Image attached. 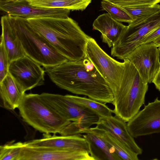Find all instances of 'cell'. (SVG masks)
<instances>
[{"instance_id":"1","label":"cell","mask_w":160,"mask_h":160,"mask_svg":"<svg viewBox=\"0 0 160 160\" xmlns=\"http://www.w3.org/2000/svg\"><path fill=\"white\" fill-rule=\"evenodd\" d=\"M51 80L59 88L105 104L114 102L108 84L86 57L44 68Z\"/></svg>"},{"instance_id":"2","label":"cell","mask_w":160,"mask_h":160,"mask_svg":"<svg viewBox=\"0 0 160 160\" xmlns=\"http://www.w3.org/2000/svg\"><path fill=\"white\" fill-rule=\"evenodd\" d=\"M27 19L33 28L69 61H78L86 57L87 44L90 37L72 18L68 17Z\"/></svg>"},{"instance_id":"3","label":"cell","mask_w":160,"mask_h":160,"mask_svg":"<svg viewBox=\"0 0 160 160\" xmlns=\"http://www.w3.org/2000/svg\"><path fill=\"white\" fill-rule=\"evenodd\" d=\"M124 60V67L119 86L113 93V113L126 122L132 119L144 104L148 89L138 70L128 59Z\"/></svg>"},{"instance_id":"4","label":"cell","mask_w":160,"mask_h":160,"mask_svg":"<svg viewBox=\"0 0 160 160\" xmlns=\"http://www.w3.org/2000/svg\"><path fill=\"white\" fill-rule=\"evenodd\" d=\"M9 16L25 55L44 68L69 61L33 28L27 18Z\"/></svg>"},{"instance_id":"5","label":"cell","mask_w":160,"mask_h":160,"mask_svg":"<svg viewBox=\"0 0 160 160\" xmlns=\"http://www.w3.org/2000/svg\"><path fill=\"white\" fill-rule=\"evenodd\" d=\"M18 108L23 121L43 133L59 134L71 122L64 118L38 94L25 93Z\"/></svg>"},{"instance_id":"6","label":"cell","mask_w":160,"mask_h":160,"mask_svg":"<svg viewBox=\"0 0 160 160\" xmlns=\"http://www.w3.org/2000/svg\"><path fill=\"white\" fill-rule=\"evenodd\" d=\"M159 27L160 10L140 22L129 24L112 47L111 55L124 60L147 35Z\"/></svg>"},{"instance_id":"7","label":"cell","mask_w":160,"mask_h":160,"mask_svg":"<svg viewBox=\"0 0 160 160\" xmlns=\"http://www.w3.org/2000/svg\"><path fill=\"white\" fill-rule=\"evenodd\" d=\"M40 95L46 102L64 118L77 123L82 130L96 124L99 121L100 117L97 114L75 103L68 94L43 92Z\"/></svg>"},{"instance_id":"8","label":"cell","mask_w":160,"mask_h":160,"mask_svg":"<svg viewBox=\"0 0 160 160\" xmlns=\"http://www.w3.org/2000/svg\"><path fill=\"white\" fill-rule=\"evenodd\" d=\"M86 56L108 84L113 93L120 84L124 62L118 61L110 56L91 37L87 42Z\"/></svg>"},{"instance_id":"9","label":"cell","mask_w":160,"mask_h":160,"mask_svg":"<svg viewBox=\"0 0 160 160\" xmlns=\"http://www.w3.org/2000/svg\"><path fill=\"white\" fill-rule=\"evenodd\" d=\"M160 48L152 42L141 44L126 59L133 64L143 82L148 84L152 82L160 70Z\"/></svg>"},{"instance_id":"10","label":"cell","mask_w":160,"mask_h":160,"mask_svg":"<svg viewBox=\"0 0 160 160\" xmlns=\"http://www.w3.org/2000/svg\"><path fill=\"white\" fill-rule=\"evenodd\" d=\"M41 66L25 55L10 62L8 73L25 92L44 84L45 72Z\"/></svg>"},{"instance_id":"11","label":"cell","mask_w":160,"mask_h":160,"mask_svg":"<svg viewBox=\"0 0 160 160\" xmlns=\"http://www.w3.org/2000/svg\"><path fill=\"white\" fill-rule=\"evenodd\" d=\"M127 125L134 138L160 132V100L157 97L145 105Z\"/></svg>"},{"instance_id":"12","label":"cell","mask_w":160,"mask_h":160,"mask_svg":"<svg viewBox=\"0 0 160 160\" xmlns=\"http://www.w3.org/2000/svg\"><path fill=\"white\" fill-rule=\"evenodd\" d=\"M0 8L9 16L27 19L44 18H65L69 17L71 10L64 8L36 7L30 5L27 0H0Z\"/></svg>"},{"instance_id":"13","label":"cell","mask_w":160,"mask_h":160,"mask_svg":"<svg viewBox=\"0 0 160 160\" xmlns=\"http://www.w3.org/2000/svg\"><path fill=\"white\" fill-rule=\"evenodd\" d=\"M17 160H94L87 152L34 147L24 144Z\"/></svg>"},{"instance_id":"14","label":"cell","mask_w":160,"mask_h":160,"mask_svg":"<svg viewBox=\"0 0 160 160\" xmlns=\"http://www.w3.org/2000/svg\"><path fill=\"white\" fill-rule=\"evenodd\" d=\"M56 134L43 133L42 138L24 142L31 146L47 147L75 151H82L89 153L88 143L81 133L58 136Z\"/></svg>"},{"instance_id":"15","label":"cell","mask_w":160,"mask_h":160,"mask_svg":"<svg viewBox=\"0 0 160 160\" xmlns=\"http://www.w3.org/2000/svg\"><path fill=\"white\" fill-rule=\"evenodd\" d=\"M96 127L104 130L120 141L138 155L142 150L136 142L129 133L127 123L115 115L100 117Z\"/></svg>"},{"instance_id":"16","label":"cell","mask_w":160,"mask_h":160,"mask_svg":"<svg viewBox=\"0 0 160 160\" xmlns=\"http://www.w3.org/2000/svg\"><path fill=\"white\" fill-rule=\"evenodd\" d=\"M126 26L108 13L98 16L92 24L93 29L101 32L102 42L109 48L118 40Z\"/></svg>"},{"instance_id":"17","label":"cell","mask_w":160,"mask_h":160,"mask_svg":"<svg viewBox=\"0 0 160 160\" xmlns=\"http://www.w3.org/2000/svg\"><path fill=\"white\" fill-rule=\"evenodd\" d=\"M1 22L2 27L1 38L3 40L10 64L12 61L23 56L25 54L9 15H7L2 17Z\"/></svg>"},{"instance_id":"18","label":"cell","mask_w":160,"mask_h":160,"mask_svg":"<svg viewBox=\"0 0 160 160\" xmlns=\"http://www.w3.org/2000/svg\"><path fill=\"white\" fill-rule=\"evenodd\" d=\"M81 134L88 143L89 153L94 160H121L115 152L99 136L87 128L82 129Z\"/></svg>"},{"instance_id":"19","label":"cell","mask_w":160,"mask_h":160,"mask_svg":"<svg viewBox=\"0 0 160 160\" xmlns=\"http://www.w3.org/2000/svg\"><path fill=\"white\" fill-rule=\"evenodd\" d=\"M24 92L9 74L0 82V94L4 107L10 110L18 108Z\"/></svg>"},{"instance_id":"20","label":"cell","mask_w":160,"mask_h":160,"mask_svg":"<svg viewBox=\"0 0 160 160\" xmlns=\"http://www.w3.org/2000/svg\"><path fill=\"white\" fill-rule=\"evenodd\" d=\"M100 137L115 152L121 160H138V155L108 132L96 127L87 128Z\"/></svg>"},{"instance_id":"21","label":"cell","mask_w":160,"mask_h":160,"mask_svg":"<svg viewBox=\"0 0 160 160\" xmlns=\"http://www.w3.org/2000/svg\"><path fill=\"white\" fill-rule=\"evenodd\" d=\"M33 6L48 8H64L72 10L83 11L92 0H27Z\"/></svg>"},{"instance_id":"22","label":"cell","mask_w":160,"mask_h":160,"mask_svg":"<svg viewBox=\"0 0 160 160\" xmlns=\"http://www.w3.org/2000/svg\"><path fill=\"white\" fill-rule=\"evenodd\" d=\"M68 95L69 98L75 103L92 110L100 117L112 115V110L109 108L105 103L89 98L69 94Z\"/></svg>"},{"instance_id":"23","label":"cell","mask_w":160,"mask_h":160,"mask_svg":"<svg viewBox=\"0 0 160 160\" xmlns=\"http://www.w3.org/2000/svg\"><path fill=\"white\" fill-rule=\"evenodd\" d=\"M121 8L128 13L133 19V22H140L160 10V5L158 4Z\"/></svg>"},{"instance_id":"24","label":"cell","mask_w":160,"mask_h":160,"mask_svg":"<svg viewBox=\"0 0 160 160\" xmlns=\"http://www.w3.org/2000/svg\"><path fill=\"white\" fill-rule=\"evenodd\" d=\"M101 5L103 10L107 11L114 18L118 21L130 24L134 21L128 13L120 7L103 0L101 1Z\"/></svg>"},{"instance_id":"25","label":"cell","mask_w":160,"mask_h":160,"mask_svg":"<svg viewBox=\"0 0 160 160\" xmlns=\"http://www.w3.org/2000/svg\"><path fill=\"white\" fill-rule=\"evenodd\" d=\"M12 141L0 146V160H17L24 142Z\"/></svg>"},{"instance_id":"26","label":"cell","mask_w":160,"mask_h":160,"mask_svg":"<svg viewBox=\"0 0 160 160\" xmlns=\"http://www.w3.org/2000/svg\"><path fill=\"white\" fill-rule=\"evenodd\" d=\"M105 1L120 7L152 5L158 4L160 0H102Z\"/></svg>"},{"instance_id":"27","label":"cell","mask_w":160,"mask_h":160,"mask_svg":"<svg viewBox=\"0 0 160 160\" xmlns=\"http://www.w3.org/2000/svg\"><path fill=\"white\" fill-rule=\"evenodd\" d=\"M9 62L3 40L1 38L0 45V82L8 73Z\"/></svg>"},{"instance_id":"28","label":"cell","mask_w":160,"mask_h":160,"mask_svg":"<svg viewBox=\"0 0 160 160\" xmlns=\"http://www.w3.org/2000/svg\"><path fill=\"white\" fill-rule=\"evenodd\" d=\"M160 36V27L147 35L142 41L141 44L153 42Z\"/></svg>"},{"instance_id":"29","label":"cell","mask_w":160,"mask_h":160,"mask_svg":"<svg viewBox=\"0 0 160 160\" xmlns=\"http://www.w3.org/2000/svg\"><path fill=\"white\" fill-rule=\"evenodd\" d=\"M152 83L156 88L160 92V70L155 78Z\"/></svg>"},{"instance_id":"30","label":"cell","mask_w":160,"mask_h":160,"mask_svg":"<svg viewBox=\"0 0 160 160\" xmlns=\"http://www.w3.org/2000/svg\"><path fill=\"white\" fill-rule=\"evenodd\" d=\"M152 42L154 44L160 48V36Z\"/></svg>"},{"instance_id":"31","label":"cell","mask_w":160,"mask_h":160,"mask_svg":"<svg viewBox=\"0 0 160 160\" xmlns=\"http://www.w3.org/2000/svg\"><path fill=\"white\" fill-rule=\"evenodd\" d=\"M3 0V1H19L20 0Z\"/></svg>"}]
</instances>
